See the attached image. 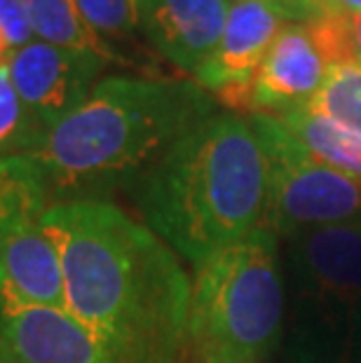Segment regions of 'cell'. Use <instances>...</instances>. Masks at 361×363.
<instances>
[{
    "label": "cell",
    "instance_id": "1",
    "mask_svg": "<svg viewBox=\"0 0 361 363\" xmlns=\"http://www.w3.org/2000/svg\"><path fill=\"white\" fill-rule=\"evenodd\" d=\"M64 310L115 363H181L190 284L179 256L109 199L52 204Z\"/></svg>",
    "mask_w": 361,
    "mask_h": 363
},
{
    "label": "cell",
    "instance_id": "2",
    "mask_svg": "<svg viewBox=\"0 0 361 363\" xmlns=\"http://www.w3.org/2000/svg\"><path fill=\"white\" fill-rule=\"evenodd\" d=\"M197 82L113 75L30 152L52 204L106 199L141 181L190 129L216 113Z\"/></svg>",
    "mask_w": 361,
    "mask_h": 363
},
{
    "label": "cell",
    "instance_id": "3",
    "mask_svg": "<svg viewBox=\"0 0 361 363\" xmlns=\"http://www.w3.org/2000/svg\"><path fill=\"white\" fill-rule=\"evenodd\" d=\"M143 220L195 267L265 225L267 160L249 118L216 111L139 181Z\"/></svg>",
    "mask_w": 361,
    "mask_h": 363
},
{
    "label": "cell",
    "instance_id": "4",
    "mask_svg": "<svg viewBox=\"0 0 361 363\" xmlns=\"http://www.w3.org/2000/svg\"><path fill=\"white\" fill-rule=\"evenodd\" d=\"M277 235L263 225L197 267L186 354L195 363H258L282 330Z\"/></svg>",
    "mask_w": 361,
    "mask_h": 363
},
{
    "label": "cell",
    "instance_id": "5",
    "mask_svg": "<svg viewBox=\"0 0 361 363\" xmlns=\"http://www.w3.org/2000/svg\"><path fill=\"white\" fill-rule=\"evenodd\" d=\"M251 125L267 160V216L274 235L361 218V188L312 155L270 113H253Z\"/></svg>",
    "mask_w": 361,
    "mask_h": 363
},
{
    "label": "cell",
    "instance_id": "6",
    "mask_svg": "<svg viewBox=\"0 0 361 363\" xmlns=\"http://www.w3.org/2000/svg\"><path fill=\"white\" fill-rule=\"evenodd\" d=\"M50 206L33 157H0V272L30 303L61 310V265L43 225Z\"/></svg>",
    "mask_w": 361,
    "mask_h": 363
},
{
    "label": "cell",
    "instance_id": "7",
    "mask_svg": "<svg viewBox=\"0 0 361 363\" xmlns=\"http://www.w3.org/2000/svg\"><path fill=\"white\" fill-rule=\"evenodd\" d=\"M109 61L96 52L68 50L33 38L10 52L7 71L19 99L48 134L89 96Z\"/></svg>",
    "mask_w": 361,
    "mask_h": 363
},
{
    "label": "cell",
    "instance_id": "8",
    "mask_svg": "<svg viewBox=\"0 0 361 363\" xmlns=\"http://www.w3.org/2000/svg\"><path fill=\"white\" fill-rule=\"evenodd\" d=\"M0 363H115L64 310L35 305L0 272Z\"/></svg>",
    "mask_w": 361,
    "mask_h": 363
},
{
    "label": "cell",
    "instance_id": "9",
    "mask_svg": "<svg viewBox=\"0 0 361 363\" xmlns=\"http://www.w3.org/2000/svg\"><path fill=\"white\" fill-rule=\"evenodd\" d=\"M284 24L263 3H233L218 48L195 75L197 84L216 91L230 106L251 111V84Z\"/></svg>",
    "mask_w": 361,
    "mask_h": 363
},
{
    "label": "cell",
    "instance_id": "10",
    "mask_svg": "<svg viewBox=\"0 0 361 363\" xmlns=\"http://www.w3.org/2000/svg\"><path fill=\"white\" fill-rule=\"evenodd\" d=\"M139 28L167 61L190 75L206 64L226 28L228 0H136Z\"/></svg>",
    "mask_w": 361,
    "mask_h": 363
},
{
    "label": "cell",
    "instance_id": "11",
    "mask_svg": "<svg viewBox=\"0 0 361 363\" xmlns=\"http://www.w3.org/2000/svg\"><path fill=\"white\" fill-rule=\"evenodd\" d=\"M328 64L305 24H284L251 84V111L277 115L307 106L326 78Z\"/></svg>",
    "mask_w": 361,
    "mask_h": 363
},
{
    "label": "cell",
    "instance_id": "12",
    "mask_svg": "<svg viewBox=\"0 0 361 363\" xmlns=\"http://www.w3.org/2000/svg\"><path fill=\"white\" fill-rule=\"evenodd\" d=\"M296 258L319 293L338 303L361 300V218L298 233Z\"/></svg>",
    "mask_w": 361,
    "mask_h": 363
},
{
    "label": "cell",
    "instance_id": "13",
    "mask_svg": "<svg viewBox=\"0 0 361 363\" xmlns=\"http://www.w3.org/2000/svg\"><path fill=\"white\" fill-rule=\"evenodd\" d=\"M319 162L361 188V134L314 115L305 106L274 115Z\"/></svg>",
    "mask_w": 361,
    "mask_h": 363
},
{
    "label": "cell",
    "instance_id": "14",
    "mask_svg": "<svg viewBox=\"0 0 361 363\" xmlns=\"http://www.w3.org/2000/svg\"><path fill=\"white\" fill-rule=\"evenodd\" d=\"M24 10L38 40L68 50L96 52L106 59H113L101 38L84 24L75 0H24Z\"/></svg>",
    "mask_w": 361,
    "mask_h": 363
},
{
    "label": "cell",
    "instance_id": "15",
    "mask_svg": "<svg viewBox=\"0 0 361 363\" xmlns=\"http://www.w3.org/2000/svg\"><path fill=\"white\" fill-rule=\"evenodd\" d=\"M305 108L361 134V64L350 61L328 66L319 91Z\"/></svg>",
    "mask_w": 361,
    "mask_h": 363
},
{
    "label": "cell",
    "instance_id": "16",
    "mask_svg": "<svg viewBox=\"0 0 361 363\" xmlns=\"http://www.w3.org/2000/svg\"><path fill=\"white\" fill-rule=\"evenodd\" d=\"M43 136L45 129L19 99L5 61L0 64V157L30 155Z\"/></svg>",
    "mask_w": 361,
    "mask_h": 363
},
{
    "label": "cell",
    "instance_id": "17",
    "mask_svg": "<svg viewBox=\"0 0 361 363\" xmlns=\"http://www.w3.org/2000/svg\"><path fill=\"white\" fill-rule=\"evenodd\" d=\"M84 24L101 38L129 35L139 26L136 0H75Z\"/></svg>",
    "mask_w": 361,
    "mask_h": 363
},
{
    "label": "cell",
    "instance_id": "18",
    "mask_svg": "<svg viewBox=\"0 0 361 363\" xmlns=\"http://www.w3.org/2000/svg\"><path fill=\"white\" fill-rule=\"evenodd\" d=\"M0 30L10 50H17L33 40L35 35L28 24L24 0H0Z\"/></svg>",
    "mask_w": 361,
    "mask_h": 363
},
{
    "label": "cell",
    "instance_id": "19",
    "mask_svg": "<svg viewBox=\"0 0 361 363\" xmlns=\"http://www.w3.org/2000/svg\"><path fill=\"white\" fill-rule=\"evenodd\" d=\"M228 3L230 5L233 3H249V0H228ZM253 3L267 5L272 12H277L287 24H307V21H310V14H307L301 0H253Z\"/></svg>",
    "mask_w": 361,
    "mask_h": 363
},
{
    "label": "cell",
    "instance_id": "20",
    "mask_svg": "<svg viewBox=\"0 0 361 363\" xmlns=\"http://www.w3.org/2000/svg\"><path fill=\"white\" fill-rule=\"evenodd\" d=\"M303 7L310 14V21L319 19V17H326V14H335L338 7H335V0H301Z\"/></svg>",
    "mask_w": 361,
    "mask_h": 363
},
{
    "label": "cell",
    "instance_id": "21",
    "mask_svg": "<svg viewBox=\"0 0 361 363\" xmlns=\"http://www.w3.org/2000/svg\"><path fill=\"white\" fill-rule=\"evenodd\" d=\"M352 54L357 64H361V14L352 17Z\"/></svg>",
    "mask_w": 361,
    "mask_h": 363
},
{
    "label": "cell",
    "instance_id": "22",
    "mask_svg": "<svg viewBox=\"0 0 361 363\" xmlns=\"http://www.w3.org/2000/svg\"><path fill=\"white\" fill-rule=\"evenodd\" d=\"M338 12L348 14V17H357L361 14V0H335Z\"/></svg>",
    "mask_w": 361,
    "mask_h": 363
}]
</instances>
